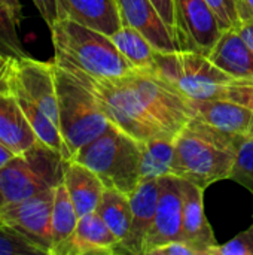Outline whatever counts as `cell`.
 <instances>
[{
    "mask_svg": "<svg viewBox=\"0 0 253 255\" xmlns=\"http://www.w3.org/2000/svg\"><path fill=\"white\" fill-rule=\"evenodd\" d=\"M12 9H13V12L18 15V16H21V0H4Z\"/></svg>",
    "mask_w": 253,
    "mask_h": 255,
    "instance_id": "f35d334b",
    "label": "cell"
},
{
    "mask_svg": "<svg viewBox=\"0 0 253 255\" xmlns=\"http://www.w3.org/2000/svg\"><path fill=\"white\" fill-rule=\"evenodd\" d=\"M54 60L72 64L89 75L116 79L134 72L110 36L63 18L51 28Z\"/></svg>",
    "mask_w": 253,
    "mask_h": 255,
    "instance_id": "7a4b0ae2",
    "label": "cell"
},
{
    "mask_svg": "<svg viewBox=\"0 0 253 255\" xmlns=\"http://www.w3.org/2000/svg\"><path fill=\"white\" fill-rule=\"evenodd\" d=\"M54 190H46L19 202L0 206V223L21 232L45 255H52L51 215Z\"/></svg>",
    "mask_w": 253,
    "mask_h": 255,
    "instance_id": "9c48e42d",
    "label": "cell"
},
{
    "mask_svg": "<svg viewBox=\"0 0 253 255\" xmlns=\"http://www.w3.org/2000/svg\"><path fill=\"white\" fill-rule=\"evenodd\" d=\"M240 140L242 137L218 130L194 117L174 137L171 175L203 190L218 181L230 179Z\"/></svg>",
    "mask_w": 253,
    "mask_h": 255,
    "instance_id": "6da1fadb",
    "label": "cell"
},
{
    "mask_svg": "<svg viewBox=\"0 0 253 255\" xmlns=\"http://www.w3.org/2000/svg\"><path fill=\"white\" fill-rule=\"evenodd\" d=\"M55 63L66 69L94 96L97 105L107 115L110 123L122 131L128 133L140 142H146L155 137H171L154 123L124 78L109 79L94 76L72 64L60 61Z\"/></svg>",
    "mask_w": 253,
    "mask_h": 255,
    "instance_id": "277c9868",
    "label": "cell"
},
{
    "mask_svg": "<svg viewBox=\"0 0 253 255\" xmlns=\"http://www.w3.org/2000/svg\"><path fill=\"white\" fill-rule=\"evenodd\" d=\"M66 158L37 142L0 167V206L19 202L63 184Z\"/></svg>",
    "mask_w": 253,
    "mask_h": 255,
    "instance_id": "8992f818",
    "label": "cell"
},
{
    "mask_svg": "<svg viewBox=\"0 0 253 255\" xmlns=\"http://www.w3.org/2000/svg\"><path fill=\"white\" fill-rule=\"evenodd\" d=\"M112 40L118 51L125 57L134 70L152 72L155 64V48L151 42L136 28L122 25L116 33H113Z\"/></svg>",
    "mask_w": 253,
    "mask_h": 255,
    "instance_id": "cb8c5ba5",
    "label": "cell"
},
{
    "mask_svg": "<svg viewBox=\"0 0 253 255\" xmlns=\"http://www.w3.org/2000/svg\"><path fill=\"white\" fill-rule=\"evenodd\" d=\"M183 179L174 175L163 176V185L154 223L146 235L143 255L169 242L183 241Z\"/></svg>",
    "mask_w": 253,
    "mask_h": 255,
    "instance_id": "8fae6325",
    "label": "cell"
},
{
    "mask_svg": "<svg viewBox=\"0 0 253 255\" xmlns=\"http://www.w3.org/2000/svg\"><path fill=\"white\" fill-rule=\"evenodd\" d=\"M63 184L67 188L79 218L97 211L106 187L89 167L76 160H67Z\"/></svg>",
    "mask_w": 253,
    "mask_h": 255,
    "instance_id": "44dd1931",
    "label": "cell"
},
{
    "mask_svg": "<svg viewBox=\"0 0 253 255\" xmlns=\"http://www.w3.org/2000/svg\"><path fill=\"white\" fill-rule=\"evenodd\" d=\"M207 58L234 79L253 78V51L237 28L224 30Z\"/></svg>",
    "mask_w": 253,
    "mask_h": 255,
    "instance_id": "ffe728a7",
    "label": "cell"
},
{
    "mask_svg": "<svg viewBox=\"0 0 253 255\" xmlns=\"http://www.w3.org/2000/svg\"><path fill=\"white\" fill-rule=\"evenodd\" d=\"M149 255H198V253L185 241H174L154 248Z\"/></svg>",
    "mask_w": 253,
    "mask_h": 255,
    "instance_id": "d6a6232c",
    "label": "cell"
},
{
    "mask_svg": "<svg viewBox=\"0 0 253 255\" xmlns=\"http://www.w3.org/2000/svg\"><path fill=\"white\" fill-rule=\"evenodd\" d=\"M204 190L183 179V229L182 239L197 250L198 255H210V250L218 245L215 233L206 218Z\"/></svg>",
    "mask_w": 253,
    "mask_h": 255,
    "instance_id": "e0dca14e",
    "label": "cell"
},
{
    "mask_svg": "<svg viewBox=\"0 0 253 255\" xmlns=\"http://www.w3.org/2000/svg\"><path fill=\"white\" fill-rule=\"evenodd\" d=\"M143 142L134 139L116 126L82 146L72 160L89 167L104 184L131 194L140 182Z\"/></svg>",
    "mask_w": 253,
    "mask_h": 255,
    "instance_id": "3957f363",
    "label": "cell"
},
{
    "mask_svg": "<svg viewBox=\"0 0 253 255\" xmlns=\"http://www.w3.org/2000/svg\"><path fill=\"white\" fill-rule=\"evenodd\" d=\"M9 60H10V58H6V57L0 55V78L4 75V72H6V69H7V64H9Z\"/></svg>",
    "mask_w": 253,
    "mask_h": 255,
    "instance_id": "ab89813d",
    "label": "cell"
},
{
    "mask_svg": "<svg viewBox=\"0 0 253 255\" xmlns=\"http://www.w3.org/2000/svg\"><path fill=\"white\" fill-rule=\"evenodd\" d=\"M174 158V137H155L143 142L140 181L171 175Z\"/></svg>",
    "mask_w": 253,
    "mask_h": 255,
    "instance_id": "484cf974",
    "label": "cell"
},
{
    "mask_svg": "<svg viewBox=\"0 0 253 255\" xmlns=\"http://www.w3.org/2000/svg\"><path fill=\"white\" fill-rule=\"evenodd\" d=\"M19 16L13 9L0 0V55L6 58H21L25 57L22 40L18 31Z\"/></svg>",
    "mask_w": 253,
    "mask_h": 255,
    "instance_id": "4316f807",
    "label": "cell"
},
{
    "mask_svg": "<svg viewBox=\"0 0 253 255\" xmlns=\"http://www.w3.org/2000/svg\"><path fill=\"white\" fill-rule=\"evenodd\" d=\"M210 255H253V224L227 244L216 245Z\"/></svg>",
    "mask_w": 253,
    "mask_h": 255,
    "instance_id": "4dcf8cb0",
    "label": "cell"
},
{
    "mask_svg": "<svg viewBox=\"0 0 253 255\" xmlns=\"http://www.w3.org/2000/svg\"><path fill=\"white\" fill-rule=\"evenodd\" d=\"M194 117L233 136H248L253 123L251 109L227 99L192 100Z\"/></svg>",
    "mask_w": 253,
    "mask_h": 255,
    "instance_id": "ac0fdd59",
    "label": "cell"
},
{
    "mask_svg": "<svg viewBox=\"0 0 253 255\" xmlns=\"http://www.w3.org/2000/svg\"><path fill=\"white\" fill-rule=\"evenodd\" d=\"M118 248V238L94 211L79 218L73 235L55 255H116Z\"/></svg>",
    "mask_w": 253,
    "mask_h": 255,
    "instance_id": "9a60e30c",
    "label": "cell"
},
{
    "mask_svg": "<svg viewBox=\"0 0 253 255\" xmlns=\"http://www.w3.org/2000/svg\"><path fill=\"white\" fill-rule=\"evenodd\" d=\"M34 6L37 7L40 16L49 27V30L55 25V22L60 19L58 13V3L57 0H33Z\"/></svg>",
    "mask_w": 253,
    "mask_h": 255,
    "instance_id": "836d02e7",
    "label": "cell"
},
{
    "mask_svg": "<svg viewBox=\"0 0 253 255\" xmlns=\"http://www.w3.org/2000/svg\"><path fill=\"white\" fill-rule=\"evenodd\" d=\"M212 12L215 13L218 24L222 30L237 28L240 24L237 1L239 0H206Z\"/></svg>",
    "mask_w": 253,
    "mask_h": 255,
    "instance_id": "f546056e",
    "label": "cell"
},
{
    "mask_svg": "<svg viewBox=\"0 0 253 255\" xmlns=\"http://www.w3.org/2000/svg\"><path fill=\"white\" fill-rule=\"evenodd\" d=\"M179 49L207 55L224 31L206 0H173Z\"/></svg>",
    "mask_w": 253,
    "mask_h": 255,
    "instance_id": "30bf717a",
    "label": "cell"
},
{
    "mask_svg": "<svg viewBox=\"0 0 253 255\" xmlns=\"http://www.w3.org/2000/svg\"><path fill=\"white\" fill-rule=\"evenodd\" d=\"M57 3L60 19H73L107 36L122 27L115 0H57Z\"/></svg>",
    "mask_w": 253,
    "mask_h": 255,
    "instance_id": "d6986e66",
    "label": "cell"
},
{
    "mask_svg": "<svg viewBox=\"0 0 253 255\" xmlns=\"http://www.w3.org/2000/svg\"><path fill=\"white\" fill-rule=\"evenodd\" d=\"M0 255H45L16 229L0 223Z\"/></svg>",
    "mask_w": 253,
    "mask_h": 255,
    "instance_id": "83f0119b",
    "label": "cell"
},
{
    "mask_svg": "<svg viewBox=\"0 0 253 255\" xmlns=\"http://www.w3.org/2000/svg\"><path fill=\"white\" fill-rule=\"evenodd\" d=\"M13 155H15V154H13L9 148H6L3 143H0V167L4 166Z\"/></svg>",
    "mask_w": 253,
    "mask_h": 255,
    "instance_id": "74e56055",
    "label": "cell"
},
{
    "mask_svg": "<svg viewBox=\"0 0 253 255\" xmlns=\"http://www.w3.org/2000/svg\"><path fill=\"white\" fill-rule=\"evenodd\" d=\"M52 63L58 102V127L69 160H72L82 146L103 134L113 124L97 105L94 96L66 69L54 60Z\"/></svg>",
    "mask_w": 253,
    "mask_h": 255,
    "instance_id": "5b68a950",
    "label": "cell"
},
{
    "mask_svg": "<svg viewBox=\"0 0 253 255\" xmlns=\"http://www.w3.org/2000/svg\"><path fill=\"white\" fill-rule=\"evenodd\" d=\"M237 30H239L240 36L245 39V42L248 43V46L253 51V18L242 19Z\"/></svg>",
    "mask_w": 253,
    "mask_h": 255,
    "instance_id": "d590c367",
    "label": "cell"
},
{
    "mask_svg": "<svg viewBox=\"0 0 253 255\" xmlns=\"http://www.w3.org/2000/svg\"><path fill=\"white\" fill-rule=\"evenodd\" d=\"M237 9H239V16L242 19L253 18V0H239L237 1Z\"/></svg>",
    "mask_w": 253,
    "mask_h": 255,
    "instance_id": "8d00e7d4",
    "label": "cell"
},
{
    "mask_svg": "<svg viewBox=\"0 0 253 255\" xmlns=\"http://www.w3.org/2000/svg\"><path fill=\"white\" fill-rule=\"evenodd\" d=\"M230 179L237 181L253 194V136L242 137Z\"/></svg>",
    "mask_w": 253,
    "mask_h": 255,
    "instance_id": "f1b7e54d",
    "label": "cell"
},
{
    "mask_svg": "<svg viewBox=\"0 0 253 255\" xmlns=\"http://www.w3.org/2000/svg\"><path fill=\"white\" fill-rule=\"evenodd\" d=\"M152 72L191 100L224 99L225 88L234 81L233 76L216 67L207 55L182 49L157 52Z\"/></svg>",
    "mask_w": 253,
    "mask_h": 255,
    "instance_id": "52a82bcc",
    "label": "cell"
},
{
    "mask_svg": "<svg viewBox=\"0 0 253 255\" xmlns=\"http://www.w3.org/2000/svg\"><path fill=\"white\" fill-rule=\"evenodd\" d=\"M124 81L154 123L171 137H176L188 121L194 118L192 100L154 72L134 70L124 76Z\"/></svg>",
    "mask_w": 253,
    "mask_h": 255,
    "instance_id": "ba28073f",
    "label": "cell"
},
{
    "mask_svg": "<svg viewBox=\"0 0 253 255\" xmlns=\"http://www.w3.org/2000/svg\"><path fill=\"white\" fill-rule=\"evenodd\" d=\"M97 214L118 238L119 244L128 236L133 221V209L128 194L115 188H104L97 206Z\"/></svg>",
    "mask_w": 253,
    "mask_h": 255,
    "instance_id": "603a6c76",
    "label": "cell"
},
{
    "mask_svg": "<svg viewBox=\"0 0 253 255\" xmlns=\"http://www.w3.org/2000/svg\"><path fill=\"white\" fill-rule=\"evenodd\" d=\"M7 72L21 90L58 126L54 63L39 61L25 55L21 58H10Z\"/></svg>",
    "mask_w": 253,
    "mask_h": 255,
    "instance_id": "7c38bea8",
    "label": "cell"
},
{
    "mask_svg": "<svg viewBox=\"0 0 253 255\" xmlns=\"http://www.w3.org/2000/svg\"><path fill=\"white\" fill-rule=\"evenodd\" d=\"M166 24L169 25L173 37H174V27H176V19H174V7H173V0H151ZM176 40V39H174ZM177 43V42H176Z\"/></svg>",
    "mask_w": 253,
    "mask_h": 255,
    "instance_id": "e575fe53",
    "label": "cell"
},
{
    "mask_svg": "<svg viewBox=\"0 0 253 255\" xmlns=\"http://www.w3.org/2000/svg\"><path fill=\"white\" fill-rule=\"evenodd\" d=\"M163 178L140 181L137 188L130 194L133 221L128 236L119 244L118 254L143 255V245L146 235L154 223L157 212Z\"/></svg>",
    "mask_w": 253,
    "mask_h": 255,
    "instance_id": "4fadbf2b",
    "label": "cell"
},
{
    "mask_svg": "<svg viewBox=\"0 0 253 255\" xmlns=\"http://www.w3.org/2000/svg\"><path fill=\"white\" fill-rule=\"evenodd\" d=\"M79 221V215L67 193L64 184H60L54 190V205L51 215V233H52V255L61 248L73 235Z\"/></svg>",
    "mask_w": 253,
    "mask_h": 255,
    "instance_id": "d4e9b609",
    "label": "cell"
},
{
    "mask_svg": "<svg viewBox=\"0 0 253 255\" xmlns=\"http://www.w3.org/2000/svg\"><path fill=\"white\" fill-rule=\"evenodd\" d=\"M37 142L40 140L9 90L3 75L0 78V143L16 155L30 149Z\"/></svg>",
    "mask_w": 253,
    "mask_h": 255,
    "instance_id": "2e32d148",
    "label": "cell"
},
{
    "mask_svg": "<svg viewBox=\"0 0 253 255\" xmlns=\"http://www.w3.org/2000/svg\"><path fill=\"white\" fill-rule=\"evenodd\" d=\"M224 99L243 105L245 108L253 112V78L251 79H234L224 93ZM248 136H253V123L251 133Z\"/></svg>",
    "mask_w": 253,
    "mask_h": 255,
    "instance_id": "1f68e13d",
    "label": "cell"
},
{
    "mask_svg": "<svg viewBox=\"0 0 253 255\" xmlns=\"http://www.w3.org/2000/svg\"><path fill=\"white\" fill-rule=\"evenodd\" d=\"M9 66V64H7ZM4 81L9 87V90L12 91V94L15 96L19 108L22 109L27 121L30 123L31 128L34 130L37 139L48 145L49 148L58 151L66 160H69V152H67V148L64 145V140H63V136L60 133V127L21 90V87L13 81V78L9 75L7 69L4 72Z\"/></svg>",
    "mask_w": 253,
    "mask_h": 255,
    "instance_id": "7402d4cb",
    "label": "cell"
},
{
    "mask_svg": "<svg viewBox=\"0 0 253 255\" xmlns=\"http://www.w3.org/2000/svg\"><path fill=\"white\" fill-rule=\"evenodd\" d=\"M121 15L122 25L140 31L155 48L157 52L177 51L179 46L151 0H115Z\"/></svg>",
    "mask_w": 253,
    "mask_h": 255,
    "instance_id": "5bb4252c",
    "label": "cell"
}]
</instances>
